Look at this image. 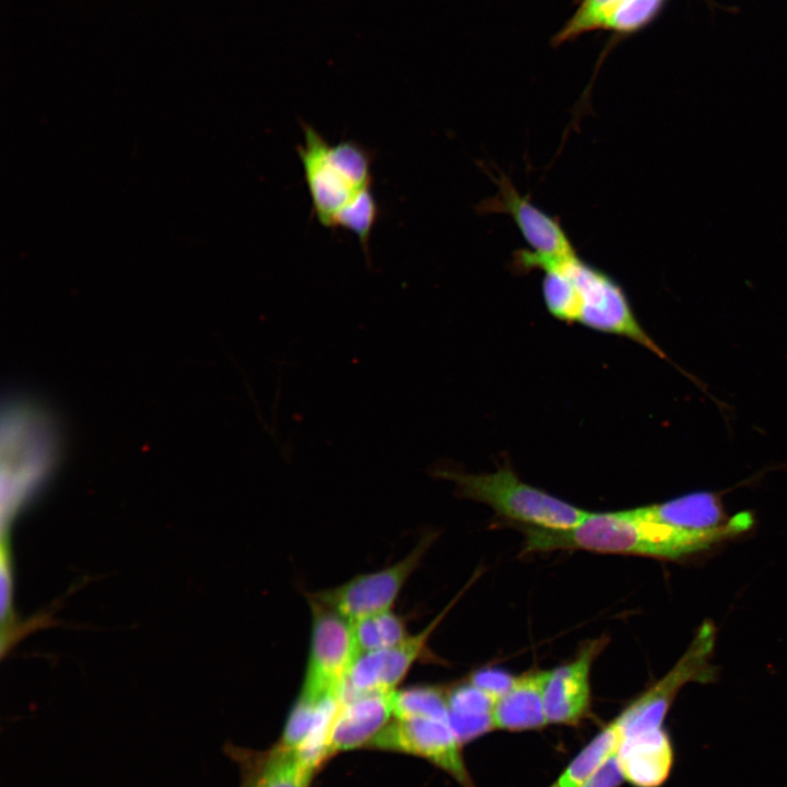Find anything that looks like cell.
I'll return each instance as SVG.
<instances>
[{
    "instance_id": "cell-16",
    "label": "cell",
    "mask_w": 787,
    "mask_h": 787,
    "mask_svg": "<svg viewBox=\"0 0 787 787\" xmlns=\"http://www.w3.org/2000/svg\"><path fill=\"white\" fill-rule=\"evenodd\" d=\"M549 671L532 670L516 678L513 686L495 702L494 729L537 730L548 725L543 690Z\"/></svg>"
},
{
    "instance_id": "cell-10",
    "label": "cell",
    "mask_w": 787,
    "mask_h": 787,
    "mask_svg": "<svg viewBox=\"0 0 787 787\" xmlns=\"http://www.w3.org/2000/svg\"><path fill=\"white\" fill-rule=\"evenodd\" d=\"M304 143L297 146L317 221L328 227L332 216L361 190L331 152V144L310 125L301 122ZM371 187V186H369Z\"/></svg>"
},
{
    "instance_id": "cell-13",
    "label": "cell",
    "mask_w": 787,
    "mask_h": 787,
    "mask_svg": "<svg viewBox=\"0 0 787 787\" xmlns=\"http://www.w3.org/2000/svg\"><path fill=\"white\" fill-rule=\"evenodd\" d=\"M393 692L343 694L330 730V759L367 748L393 718Z\"/></svg>"
},
{
    "instance_id": "cell-17",
    "label": "cell",
    "mask_w": 787,
    "mask_h": 787,
    "mask_svg": "<svg viewBox=\"0 0 787 787\" xmlns=\"http://www.w3.org/2000/svg\"><path fill=\"white\" fill-rule=\"evenodd\" d=\"M641 508L651 519L689 531H713L731 519L726 516L720 498L710 492L690 493Z\"/></svg>"
},
{
    "instance_id": "cell-19",
    "label": "cell",
    "mask_w": 787,
    "mask_h": 787,
    "mask_svg": "<svg viewBox=\"0 0 787 787\" xmlns=\"http://www.w3.org/2000/svg\"><path fill=\"white\" fill-rule=\"evenodd\" d=\"M360 654L385 650L410 635L406 619L395 611H386L352 622Z\"/></svg>"
},
{
    "instance_id": "cell-12",
    "label": "cell",
    "mask_w": 787,
    "mask_h": 787,
    "mask_svg": "<svg viewBox=\"0 0 787 787\" xmlns=\"http://www.w3.org/2000/svg\"><path fill=\"white\" fill-rule=\"evenodd\" d=\"M607 642L606 637L586 642L573 660L549 671L543 690L548 724L576 726L588 715L590 669Z\"/></svg>"
},
{
    "instance_id": "cell-15",
    "label": "cell",
    "mask_w": 787,
    "mask_h": 787,
    "mask_svg": "<svg viewBox=\"0 0 787 787\" xmlns=\"http://www.w3.org/2000/svg\"><path fill=\"white\" fill-rule=\"evenodd\" d=\"M624 777L634 787H660L674 764V749L665 728L622 738L615 753Z\"/></svg>"
},
{
    "instance_id": "cell-1",
    "label": "cell",
    "mask_w": 787,
    "mask_h": 787,
    "mask_svg": "<svg viewBox=\"0 0 787 787\" xmlns=\"http://www.w3.org/2000/svg\"><path fill=\"white\" fill-rule=\"evenodd\" d=\"M752 522L749 513H740L719 529L689 531L651 519L641 507L589 513L578 525L568 529L525 526L522 552L585 550L678 560L741 535Z\"/></svg>"
},
{
    "instance_id": "cell-26",
    "label": "cell",
    "mask_w": 787,
    "mask_h": 787,
    "mask_svg": "<svg viewBox=\"0 0 787 787\" xmlns=\"http://www.w3.org/2000/svg\"><path fill=\"white\" fill-rule=\"evenodd\" d=\"M449 724L463 745L494 729L492 714L483 716H448Z\"/></svg>"
},
{
    "instance_id": "cell-3",
    "label": "cell",
    "mask_w": 787,
    "mask_h": 787,
    "mask_svg": "<svg viewBox=\"0 0 787 787\" xmlns=\"http://www.w3.org/2000/svg\"><path fill=\"white\" fill-rule=\"evenodd\" d=\"M59 436L50 413L28 401H10L2 419V525H7L48 479L59 459Z\"/></svg>"
},
{
    "instance_id": "cell-29",
    "label": "cell",
    "mask_w": 787,
    "mask_h": 787,
    "mask_svg": "<svg viewBox=\"0 0 787 787\" xmlns=\"http://www.w3.org/2000/svg\"><path fill=\"white\" fill-rule=\"evenodd\" d=\"M551 787H555V786H554V785H552Z\"/></svg>"
},
{
    "instance_id": "cell-25",
    "label": "cell",
    "mask_w": 787,
    "mask_h": 787,
    "mask_svg": "<svg viewBox=\"0 0 787 787\" xmlns=\"http://www.w3.org/2000/svg\"><path fill=\"white\" fill-rule=\"evenodd\" d=\"M516 678L501 668L485 667L473 671L468 680L497 700L513 686Z\"/></svg>"
},
{
    "instance_id": "cell-23",
    "label": "cell",
    "mask_w": 787,
    "mask_h": 787,
    "mask_svg": "<svg viewBox=\"0 0 787 787\" xmlns=\"http://www.w3.org/2000/svg\"><path fill=\"white\" fill-rule=\"evenodd\" d=\"M496 698L469 680L447 686L448 716L472 717L491 715Z\"/></svg>"
},
{
    "instance_id": "cell-14",
    "label": "cell",
    "mask_w": 787,
    "mask_h": 787,
    "mask_svg": "<svg viewBox=\"0 0 787 787\" xmlns=\"http://www.w3.org/2000/svg\"><path fill=\"white\" fill-rule=\"evenodd\" d=\"M230 753L240 767V787H312L319 771L296 750L277 742L263 751L233 748Z\"/></svg>"
},
{
    "instance_id": "cell-20",
    "label": "cell",
    "mask_w": 787,
    "mask_h": 787,
    "mask_svg": "<svg viewBox=\"0 0 787 787\" xmlns=\"http://www.w3.org/2000/svg\"><path fill=\"white\" fill-rule=\"evenodd\" d=\"M378 216V203L372 188L367 187L332 216L328 227L344 228L351 232L357 237L363 252L368 255L372 231Z\"/></svg>"
},
{
    "instance_id": "cell-11",
    "label": "cell",
    "mask_w": 787,
    "mask_h": 787,
    "mask_svg": "<svg viewBox=\"0 0 787 787\" xmlns=\"http://www.w3.org/2000/svg\"><path fill=\"white\" fill-rule=\"evenodd\" d=\"M459 596L421 632L410 634L391 648L360 654L348 674L344 694L396 691L412 666L424 655L432 633Z\"/></svg>"
},
{
    "instance_id": "cell-5",
    "label": "cell",
    "mask_w": 787,
    "mask_h": 787,
    "mask_svg": "<svg viewBox=\"0 0 787 787\" xmlns=\"http://www.w3.org/2000/svg\"><path fill=\"white\" fill-rule=\"evenodd\" d=\"M307 600L312 613L310 639L298 695L316 702L341 697L360 655L352 622L309 597Z\"/></svg>"
},
{
    "instance_id": "cell-18",
    "label": "cell",
    "mask_w": 787,
    "mask_h": 787,
    "mask_svg": "<svg viewBox=\"0 0 787 787\" xmlns=\"http://www.w3.org/2000/svg\"><path fill=\"white\" fill-rule=\"evenodd\" d=\"M621 740L620 726L616 719H613L580 750L553 785L578 787L616 753Z\"/></svg>"
},
{
    "instance_id": "cell-2",
    "label": "cell",
    "mask_w": 787,
    "mask_h": 787,
    "mask_svg": "<svg viewBox=\"0 0 787 787\" xmlns=\"http://www.w3.org/2000/svg\"><path fill=\"white\" fill-rule=\"evenodd\" d=\"M542 270L545 306L555 318L632 339L660 357L663 351L637 321L622 286L607 272L577 252L538 260L527 271Z\"/></svg>"
},
{
    "instance_id": "cell-9",
    "label": "cell",
    "mask_w": 787,
    "mask_h": 787,
    "mask_svg": "<svg viewBox=\"0 0 787 787\" xmlns=\"http://www.w3.org/2000/svg\"><path fill=\"white\" fill-rule=\"evenodd\" d=\"M496 193L480 203L481 213H504L515 223L529 248L514 254L515 270L528 262L554 259L577 252L560 220L522 195L505 174H491Z\"/></svg>"
},
{
    "instance_id": "cell-21",
    "label": "cell",
    "mask_w": 787,
    "mask_h": 787,
    "mask_svg": "<svg viewBox=\"0 0 787 787\" xmlns=\"http://www.w3.org/2000/svg\"><path fill=\"white\" fill-rule=\"evenodd\" d=\"M395 717H437L448 719L447 686L416 684L393 692Z\"/></svg>"
},
{
    "instance_id": "cell-28",
    "label": "cell",
    "mask_w": 787,
    "mask_h": 787,
    "mask_svg": "<svg viewBox=\"0 0 787 787\" xmlns=\"http://www.w3.org/2000/svg\"><path fill=\"white\" fill-rule=\"evenodd\" d=\"M12 586L9 552L4 543L1 556V618L3 623L12 621Z\"/></svg>"
},
{
    "instance_id": "cell-7",
    "label": "cell",
    "mask_w": 787,
    "mask_h": 787,
    "mask_svg": "<svg viewBox=\"0 0 787 787\" xmlns=\"http://www.w3.org/2000/svg\"><path fill=\"white\" fill-rule=\"evenodd\" d=\"M434 538V533H426L403 559L390 566L359 574L338 586L308 594L307 597L350 622L390 611Z\"/></svg>"
},
{
    "instance_id": "cell-27",
    "label": "cell",
    "mask_w": 787,
    "mask_h": 787,
    "mask_svg": "<svg viewBox=\"0 0 787 787\" xmlns=\"http://www.w3.org/2000/svg\"><path fill=\"white\" fill-rule=\"evenodd\" d=\"M623 780L624 777L614 754L578 787H619Z\"/></svg>"
},
{
    "instance_id": "cell-4",
    "label": "cell",
    "mask_w": 787,
    "mask_h": 787,
    "mask_svg": "<svg viewBox=\"0 0 787 787\" xmlns=\"http://www.w3.org/2000/svg\"><path fill=\"white\" fill-rule=\"evenodd\" d=\"M439 474L454 481L461 496L488 504L498 516L522 526L568 529L589 514L525 483L507 463L493 473L444 470Z\"/></svg>"
},
{
    "instance_id": "cell-22",
    "label": "cell",
    "mask_w": 787,
    "mask_h": 787,
    "mask_svg": "<svg viewBox=\"0 0 787 787\" xmlns=\"http://www.w3.org/2000/svg\"><path fill=\"white\" fill-rule=\"evenodd\" d=\"M623 0H584L575 14L555 35L553 43L563 44L584 33L604 28L613 11Z\"/></svg>"
},
{
    "instance_id": "cell-6",
    "label": "cell",
    "mask_w": 787,
    "mask_h": 787,
    "mask_svg": "<svg viewBox=\"0 0 787 787\" xmlns=\"http://www.w3.org/2000/svg\"><path fill=\"white\" fill-rule=\"evenodd\" d=\"M715 638L714 624L705 621L671 670L639 694L615 718L622 738L662 729L666 716L683 685L689 682L707 683L715 679L716 669L710 663Z\"/></svg>"
},
{
    "instance_id": "cell-24",
    "label": "cell",
    "mask_w": 787,
    "mask_h": 787,
    "mask_svg": "<svg viewBox=\"0 0 787 787\" xmlns=\"http://www.w3.org/2000/svg\"><path fill=\"white\" fill-rule=\"evenodd\" d=\"M662 0H623L603 30L631 33L646 25L658 12Z\"/></svg>"
},
{
    "instance_id": "cell-8",
    "label": "cell",
    "mask_w": 787,
    "mask_h": 787,
    "mask_svg": "<svg viewBox=\"0 0 787 787\" xmlns=\"http://www.w3.org/2000/svg\"><path fill=\"white\" fill-rule=\"evenodd\" d=\"M462 747L447 718L393 716L366 749L423 759L461 787H474L465 764Z\"/></svg>"
}]
</instances>
